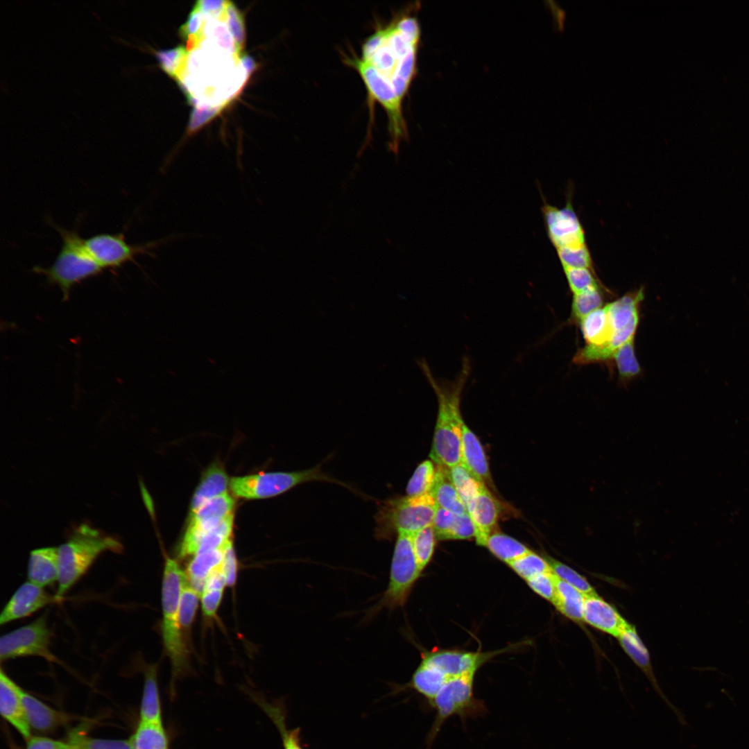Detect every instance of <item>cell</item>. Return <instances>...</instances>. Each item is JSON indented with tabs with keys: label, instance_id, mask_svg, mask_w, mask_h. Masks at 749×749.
Returning <instances> with one entry per match:
<instances>
[{
	"label": "cell",
	"instance_id": "1",
	"mask_svg": "<svg viewBox=\"0 0 749 749\" xmlns=\"http://www.w3.org/2000/svg\"><path fill=\"white\" fill-rule=\"evenodd\" d=\"M420 38L417 18L403 12L377 27L361 46L360 58L372 66L402 100L416 74Z\"/></svg>",
	"mask_w": 749,
	"mask_h": 749
},
{
	"label": "cell",
	"instance_id": "2",
	"mask_svg": "<svg viewBox=\"0 0 749 749\" xmlns=\"http://www.w3.org/2000/svg\"><path fill=\"white\" fill-rule=\"evenodd\" d=\"M438 401V415L430 458L438 465L451 467L461 463L463 426L460 412L463 389L471 372L470 360L463 359L461 369L451 381L438 379L424 359L417 361Z\"/></svg>",
	"mask_w": 749,
	"mask_h": 749
},
{
	"label": "cell",
	"instance_id": "3",
	"mask_svg": "<svg viewBox=\"0 0 749 749\" xmlns=\"http://www.w3.org/2000/svg\"><path fill=\"white\" fill-rule=\"evenodd\" d=\"M123 549L117 538L87 524L74 528L67 541L58 547L57 597L62 599L101 553H121Z\"/></svg>",
	"mask_w": 749,
	"mask_h": 749
},
{
	"label": "cell",
	"instance_id": "4",
	"mask_svg": "<svg viewBox=\"0 0 749 749\" xmlns=\"http://www.w3.org/2000/svg\"><path fill=\"white\" fill-rule=\"evenodd\" d=\"M185 578L186 574L178 562L166 558L162 584V635L171 662L173 682L189 668V651L179 620L180 597Z\"/></svg>",
	"mask_w": 749,
	"mask_h": 749
},
{
	"label": "cell",
	"instance_id": "5",
	"mask_svg": "<svg viewBox=\"0 0 749 749\" xmlns=\"http://www.w3.org/2000/svg\"><path fill=\"white\" fill-rule=\"evenodd\" d=\"M53 226L61 236V249L50 267L37 266L33 270L44 275L49 284L58 285L63 300H67L75 284L99 274L103 268L89 254L84 239L76 231Z\"/></svg>",
	"mask_w": 749,
	"mask_h": 749
},
{
	"label": "cell",
	"instance_id": "6",
	"mask_svg": "<svg viewBox=\"0 0 749 749\" xmlns=\"http://www.w3.org/2000/svg\"><path fill=\"white\" fill-rule=\"evenodd\" d=\"M437 507L430 493L386 500L379 506L375 517L376 537L390 540L395 533L412 535L432 525Z\"/></svg>",
	"mask_w": 749,
	"mask_h": 749
},
{
	"label": "cell",
	"instance_id": "7",
	"mask_svg": "<svg viewBox=\"0 0 749 749\" xmlns=\"http://www.w3.org/2000/svg\"><path fill=\"white\" fill-rule=\"evenodd\" d=\"M476 672H470L447 680L429 704L436 710V716L427 738V749H430L445 721L458 716L465 723L488 714L483 700L474 694Z\"/></svg>",
	"mask_w": 749,
	"mask_h": 749
},
{
	"label": "cell",
	"instance_id": "8",
	"mask_svg": "<svg viewBox=\"0 0 749 749\" xmlns=\"http://www.w3.org/2000/svg\"><path fill=\"white\" fill-rule=\"evenodd\" d=\"M343 62L360 75L367 89L370 113L374 102L381 105L388 117L390 141L388 150L398 154L402 141L408 138L406 123L403 114L402 101L395 90L377 73L374 69L352 53L345 55Z\"/></svg>",
	"mask_w": 749,
	"mask_h": 749
},
{
	"label": "cell",
	"instance_id": "9",
	"mask_svg": "<svg viewBox=\"0 0 749 749\" xmlns=\"http://www.w3.org/2000/svg\"><path fill=\"white\" fill-rule=\"evenodd\" d=\"M422 572L413 549L411 535L397 534L387 587L377 603L368 609L365 617L371 619L384 609L404 607Z\"/></svg>",
	"mask_w": 749,
	"mask_h": 749
},
{
	"label": "cell",
	"instance_id": "10",
	"mask_svg": "<svg viewBox=\"0 0 749 749\" xmlns=\"http://www.w3.org/2000/svg\"><path fill=\"white\" fill-rule=\"evenodd\" d=\"M313 481L339 482L324 473L318 465L302 471L266 472L234 477L230 481V488L239 497L264 499L282 494L298 484Z\"/></svg>",
	"mask_w": 749,
	"mask_h": 749
},
{
	"label": "cell",
	"instance_id": "11",
	"mask_svg": "<svg viewBox=\"0 0 749 749\" xmlns=\"http://www.w3.org/2000/svg\"><path fill=\"white\" fill-rule=\"evenodd\" d=\"M51 631L47 617L42 615L31 623L13 630L1 637V662L18 657L36 656L58 662L51 649Z\"/></svg>",
	"mask_w": 749,
	"mask_h": 749
},
{
	"label": "cell",
	"instance_id": "12",
	"mask_svg": "<svg viewBox=\"0 0 749 749\" xmlns=\"http://www.w3.org/2000/svg\"><path fill=\"white\" fill-rule=\"evenodd\" d=\"M235 501L227 492L205 502L192 515L182 543L181 558L195 556L204 536L227 516L233 514Z\"/></svg>",
	"mask_w": 749,
	"mask_h": 749
},
{
	"label": "cell",
	"instance_id": "13",
	"mask_svg": "<svg viewBox=\"0 0 749 749\" xmlns=\"http://www.w3.org/2000/svg\"><path fill=\"white\" fill-rule=\"evenodd\" d=\"M165 240L132 246L126 241L123 234H100L84 239V243L92 257L104 269L117 268L129 261L137 264L135 257L140 254L155 257L150 249L157 248Z\"/></svg>",
	"mask_w": 749,
	"mask_h": 749
},
{
	"label": "cell",
	"instance_id": "14",
	"mask_svg": "<svg viewBox=\"0 0 749 749\" xmlns=\"http://www.w3.org/2000/svg\"><path fill=\"white\" fill-rule=\"evenodd\" d=\"M542 212L549 239L556 249L586 246L583 228L569 201L561 209L546 204Z\"/></svg>",
	"mask_w": 749,
	"mask_h": 749
},
{
	"label": "cell",
	"instance_id": "15",
	"mask_svg": "<svg viewBox=\"0 0 749 749\" xmlns=\"http://www.w3.org/2000/svg\"><path fill=\"white\" fill-rule=\"evenodd\" d=\"M644 299V290L640 288L607 303L614 330L611 344L614 353L623 344L635 338L639 322L640 306Z\"/></svg>",
	"mask_w": 749,
	"mask_h": 749
},
{
	"label": "cell",
	"instance_id": "16",
	"mask_svg": "<svg viewBox=\"0 0 749 749\" xmlns=\"http://www.w3.org/2000/svg\"><path fill=\"white\" fill-rule=\"evenodd\" d=\"M493 655L494 653L436 649L422 652L421 656L422 660L437 668L449 680L470 672H476Z\"/></svg>",
	"mask_w": 749,
	"mask_h": 749
},
{
	"label": "cell",
	"instance_id": "17",
	"mask_svg": "<svg viewBox=\"0 0 749 749\" xmlns=\"http://www.w3.org/2000/svg\"><path fill=\"white\" fill-rule=\"evenodd\" d=\"M60 601L28 580L20 585L14 592L0 614V624L4 625L27 617L37 610Z\"/></svg>",
	"mask_w": 749,
	"mask_h": 749
},
{
	"label": "cell",
	"instance_id": "18",
	"mask_svg": "<svg viewBox=\"0 0 749 749\" xmlns=\"http://www.w3.org/2000/svg\"><path fill=\"white\" fill-rule=\"evenodd\" d=\"M467 512L475 527V538L479 545L485 546L488 537L493 533L499 519L497 501L483 484L465 503Z\"/></svg>",
	"mask_w": 749,
	"mask_h": 749
},
{
	"label": "cell",
	"instance_id": "19",
	"mask_svg": "<svg viewBox=\"0 0 749 749\" xmlns=\"http://www.w3.org/2000/svg\"><path fill=\"white\" fill-rule=\"evenodd\" d=\"M19 687L9 676L0 670V712L26 740L31 737V726L23 706Z\"/></svg>",
	"mask_w": 749,
	"mask_h": 749
},
{
	"label": "cell",
	"instance_id": "20",
	"mask_svg": "<svg viewBox=\"0 0 749 749\" xmlns=\"http://www.w3.org/2000/svg\"><path fill=\"white\" fill-rule=\"evenodd\" d=\"M583 620L616 637L629 626L620 614L598 594L585 596Z\"/></svg>",
	"mask_w": 749,
	"mask_h": 749
},
{
	"label": "cell",
	"instance_id": "21",
	"mask_svg": "<svg viewBox=\"0 0 749 749\" xmlns=\"http://www.w3.org/2000/svg\"><path fill=\"white\" fill-rule=\"evenodd\" d=\"M58 547L48 546L33 550L29 556L28 580L42 587L58 580Z\"/></svg>",
	"mask_w": 749,
	"mask_h": 749
},
{
	"label": "cell",
	"instance_id": "22",
	"mask_svg": "<svg viewBox=\"0 0 749 749\" xmlns=\"http://www.w3.org/2000/svg\"><path fill=\"white\" fill-rule=\"evenodd\" d=\"M461 463L484 484L491 482L489 465L481 443L465 424L463 426Z\"/></svg>",
	"mask_w": 749,
	"mask_h": 749
},
{
	"label": "cell",
	"instance_id": "23",
	"mask_svg": "<svg viewBox=\"0 0 749 749\" xmlns=\"http://www.w3.org/2000/svg\"><path fill=\"white\" fill-rule=\"evenodd\" d=\"M20 695L31 728L37 730H49L64 721L65 716L49 707L35 697L24 691Z\"/></svg>",
	"mask_w": 749,
	"mask_h": 749
},
{
	"label": "cell",
	"instance_id": "24",
	"mask_svg": "<svg viewBox=\"0 0 749 749\" xmlns=\"http://www.w3.org/2000/svg\"><path fill=\"white\" fill-rule=\"evenodd\" d=\"M228 477L222 466L214 465L205 473L196 490L190 506L189 516L205 502L227 492Z\"/></svg>",
	"mask_w": 749,
	"mask_h": 749
},
{
	"label": "cell",
	"instance_id": "25",
	"mask_svg": "<svg viewBox=\"0 0 749 749\" xmlns=\"http://www.w3.org/2000/svg\"><path fill=\"white\" fill-rule=\"evenodd\" d=\"M435 479L429 492L438 507L460 515L467 513L466 507L449 478L445 467L436 465Z\"/></svg>",
	"mask_w": 749,
	"mask_h": 749
},
{
	"label": "cell",
	"instance_id": "26",
	"mask_svg": "<svg viewBox=\"0 0 749 749\" xmlns=\"http://www.w3.org/2000/svg\"><path fill=\"white\" fill-rule=\"evenodd\" d=\"M224 546L197 553L189 563L184 573L190 585L199 594L203 593L209 574L222 564Z\"/></svg>",
	"mask_w": 749,
	"mask_h": 749
},
{
	"label": "cell",
	"instance_id": "27",
	"mask_svg": "<svg viewBox=\"0 0 749 749\" xmlns=\"http://www.w3.org/2000/svg\"><path fill=\"white\" fill-rule=\"evenodd\" d=\"M449 679L437 668L421 660L406 687L415 690L429 703Z\"/></svg>",
	"mask_w": 749,
	"mask_h": 749
},
{
	"label": "cell",
	"instance_id": "28",
	"mask_svg": "<svg viewBox=\"0 0 749 749\" xmlns=\"http://www.w3.org/2000/svg\"><path fill=\"white\" fill-rule=\"evenodd\" d=\"M144 685L140 708V721L162 723L161 705L157 680V665L145 670Z\"/></svg>",
	"mask_w": 749,
	"mask_h": 749
},
{
	"label": "cell",
	"instance_id": "29",
	"mask_svg": "<svg viewBox=\"0 0 749 749\" xmlns=\"http://www.w3.org/2000/svg\"><path fill=\"white\" fill-rule=\"evenodd\" d=\"M585 595L567 583L557 578L556 595L553 604L565 617L574 621H581Z\"/></svg>",
	"mask_w": 749,
	"mask_h": 749
},
{
	"label": "cell",
	"instance_id": "30",
	"mask_svg": "<svg viewBox=\"0 0 749 749\" xmlns=\"http://www.w3.org/2000/svg\"><path fill=\"white\" fill-rule=\"evenodd\" d=\"M612 362L616 366L618 379L621 384L626 385L640 375L642 368L635 354V338L617 350L612 356Z\"/></svg>",
	"mask_w": 749,
	"mask_h": 749
},
{
	"label": "cell",
	"instance_id": "31",
	"mask_svg": "<svg viewBox=\"0 0 749 749\" xmlns=\"http://www.w3.org/2000/svg\"><path fill=\"white\" fill-rule=\"evenodd\" d=\"M485 546L494 556L508 565L530 551L522 542L499 532H494L488 537Z\"/></svg>",
	"mask_w": 749,
	"mask_h": 749
},
{
	"label": "cell",
	"instance_id": "32",
	"mask_svg": "<svg viewBox=\"0 0 749 749\" xmlns=\"http://www.w3.org/2000/svg\"><path fill=\"white\" fill-rule=\"evenodd\" d=\"M130 739L132 749H169L167 737L162 723L140 721Z\"/></svg>",
	"mask_w": 749,
	"mask_h": 749
},
{
	"label": "cell",
	"instance_id": "33",
	"mask_svg": "<svg viewBox=\"0 0 749 749\" xmlns=\"http://www.w3.org/2000/svg\"><path fill=\"white\" fill-rule=\"evenodd\" d=\"M601 288L590 289L573 295L569 323L579 325L581 320L605 304Z\"/></svg>",
	"mask_w": 749,
	"mask_h": 749
},
{
	"label": "cell",
	"instance_id": "34",
	"mask_svg": "<svg viewBox=\"0 0 749 749\" xmlns=\"http://www.w3.org/2000/svg\"><path fill=\"white\" fill-rule=\"evenodd\" d=\"M445 468L465 506L484 483L472 475L462 463Z\"/></svg>",
	"mask_w": 749,
	"mask_h": 749
},
{
	"label": "cell",
	"instance_id": "35",
	"mask_svg": "<svg viewBox=\"0 0 749 749\" xmlns=\"http://www.w3.org/2000/svg\"><path fill=\"white\" fill-rule=\"evenodd\" d=\"M436 535L432 525L411 535L413 549L422 571L429 565L434 553Z\"/></svg>",
	"mask_w": 749,
	"mask_h": 749
},
{
	"label": "cell",
	"instance_id": "36",
	"mask_svg": "<svg viewBox=\"0 0 749 749\" xmlns=\"http://www.w3.org/2000/svg\"><path fill=\"white\" fill-rule=\"evenodd\" d=\"M436 467L433 463L426 460L415 469L409 479L406 492L409 497H417L429 493L436 476Z\"/></svg>",
	"mask_w": 749,
	"mask_h": 749
},
{
	"label": "cell",
	"instance_id": "37",
	"mask_svg": "<svg viewBox=\"0 0 749 749\" xmlns=\"http://www.w3.org/2000/svg\"><path fill=\"white\" fill-rule=\"evenodd\" d=\"M508 565L526 581L537 575L552 571L547 560L531 550Z\"/></svg>",
	"mask_w": 749,
	"mask_h": 749
},
{
	"label": "cell",
	"instance_id": "38",
	"mask_svg": "<svg viewBox=\"0 0 749 749\" xmlns=\"http://www.w3.org/2000/svg\"><path fill=\"white\" fill-rule=\"evenodd\" d=\"M200 594L190 585L187 577L183 581L179 603V620L181 628L189 632L198 606Z\"/></svg>",
	"mask_w": 749,
	"mask_h": 749
},
{
	"label": "cell",
	"instance_id": "39",
	"mask_svg": "<svg viewBox=\"0 0 749 749\" xmlns=\"http://www.w3.org/2000/svg\"><path fill=\"white\" fill-rule=\"evenodd\" d=\"M546 559L557 578L567 583L585 596L597 594L589 582L577 571L551 557L547 556Z\"/></svg>",
	"mask_w": 749,
	"mask_h": 749
},
{
	"label": "cell",
	"instance_id": "40",
	"mask_svg": "<svg viewBox=\"0 0 749 749\" xmlns=\"http://www.w3.org/2000/svg\"><path fill=\"white\" fill-rule=\"evenodd\" d=\"M149 49L157 59L160 67L171 77L176 78L183 67V62L187 55L184 47L178 46L165 50Z\"/></svg>",
	"mask_w": 749,
	"mask_h": 749
},
{
	"label": "cell",
	"instance_id": "41",
	"mask_svg": "<svg viewBox=\"0 0 749 749\" xmlns=\"http://www.w3.org/2000/svg\"><path fill=\"white\" fill-rule=\"evenodd\" d=\"M569 289L574 295L601 288L594 270L588 268H563Z\"/></svg>",
	"mask_w": 749,
	"mask_h": 749
},
{
	"label": "cell",
	"instance_id": "42",
	"mask_svg": "<svg viewBox=\"0 0 749 749\" xmlns=\"http://www.w3.org/2000/svg\"><path fill=\"white\" fill-rule=\"evenodd\" d=\"M556 250L563 268H588L594 270L591 255L587 246Z\"/></svg>",
	"mask_w": 749,
	"mask_h": 749
},
{
	"label": "cell",
	"instance_id": "43",
	"mask_svg": "<svg viewBox=\"0 0 749 749\" xmlns=\"http://www.w3.org/2000/svg\"><path fill=\"white\" fill-rule=\"evenodd\" d=\"M225 11L229 31L234 41L236 52L239 54L243 48L246 40L243 16L231 1L227 2Z\"/></svg>",
	"mask_w": 749,
	"mask_h": 749
},
{
	"label": "cell",
	"instance_id": "44",
	"mask_svg": "<svg viewBox=\"0 0 749 749\" xmlns=\"http://www.w3.org/2000/svg\"><path fill=\"white\" fill-rule=\"evenodd\" d=\"M264 709L267 711L268 715L271 716L279 730L283 741L284 749H303L300 742L298 729L293 730H288L286 729L282 711L278 707H273L271 705H265Z\"/></svg>",
	"mask_w": 749,
	"mask_h": 749
},
{
	"label": "cell",
	"instance_id": "45",
	"mask_svg": "<svg viewBox=\"0 0 749 749\" xmlns=\"http://www.w3.org/2000/svg\"><path fill=\"white\" fill-rule=\"evenodd\" d=\"M71 742L78 749H132L130 739H101L73 736Z\"/></svg>",
	"mask_w": 749,
	"mask_h": 749
},
{
	"label": "cell",
	"instance_id": "46",
	"mask_svg": "<svg viewBox=\"0 0 749 749\" xmlns=\"http://www.w3.org/2000/svg\"><path fill=\"white\" fill-rule=\"evenodd\" d=\"M535 593L553 603L556 595L557 576L553 571L544 573L526 580Z\"/></svg>",
	"mask_w": 749,
	"mask_h": 749
},
{
	"label": "cell",
	"instance_id": "47",
	"mask_svg": "<svg viewBox=\"0 0 749 749\" xmlns=\"http://www.w3.org/2000/svg\"><path fill=\"white\" fill-rule=\"evenodd\" d=\"M456 515L449 510L437 507L432 523L436 538L449 540Z\"/></svg>",
	"mask_w": 749,
	"mask_h": 749
},
{
	"label": "cell",
	"instance_id": "48",
	"mask_svg": "<svg viewBox=\"0 0 749 749\" xmlns=\"http://www.w3.org/2000/svg\"><path fill=\"white\" fill-rule=\"evenodd\" d=\"M223 568L226 577V583L229 587L236 584L238 574V562L234 549L232 539L224 546Z\"/></svg>",
	"mask_w": 749,
	"mask_h": 749
},
{
	"label": "cell",
	"instance_id": "49",
	"mask_svg": "<svg viewBox=\"0 0 749 749\" xmlns=\"http://www.w3.org/2000/svg\"><path fill=\"white\" fill-rule=\"evenodd\" d=\"M475 527L468 513L456 515L449 540H464L475 537Z\"/></svg>",
	"mask_w": 749,
	"mask_h": 749
},
{
	"label": "cell",
	"instance_id": "50",
	"mask_svg": "<svg viewBox=\"0 0 749 749\" xmlns=\"http://www.w3.org/2000/svg\"><path fill=\"white\" fill-rule=\"evenodd\" d=\"M199 13L193 8L187 21L180 28L182 35L188 42V48L193 46L200 38L201 19Z\"/></svg>",
	"mask_w": 749,
	"mask_h": 749
},
{
	"label": "cell",
	"instance_id": "51",
	"mask_svg": "<svg viewBox=\"0 0 749 749\" xmlns=\"http://www.w3.org/2000/svg\"><path fill=\"white\" fill-rule=\"evenodd\" d=\"M223 590H207L201 594V606L204 616L209 619L216 617L221 605Z\"/></svg>",
	"mask_w": 749,
	"mask_h": 749
},
{
	"label": "cell",
	"instance_id": "52",
	"mask_svg": "<svg viewBox=\"0 0 749 749\" xmlns=\"http://www.w3.org/2000/svg\"><path fill=\"white\" fill-rule=\"evenodd\" d=\"M221 109V107H201L198 109H193L190 115L189 123V132L191 133L196 131L201 126L209 121L212 117L217 114Z\"/></svg>",
	"mask_w": 749,
	"mask_h": 749
},
{
	"label": "cell",
	"instance_id": "53",
	"mask_svg": "<svg viewBox=\"0 0 749 749\" xmlns=\"http://www.w3.org/2000/svg\"><path fill=\"white\" fill-rule=\"evenodd\" d=\"M227 2L221 0L197 1L193 9L198 12L209 14L214 17H221L226 10Z\"/></svg>",
	"mask_w": 749,
	"mask_h": 749
},
{
	"label": "cell",
	"instance_id": "54",
	"mask_svg": "<svg viewBox=\"0 0 749 749\" xmlns=\"http://www.w3.org/2000/svg\"><path fill=\"white\" fill-rule=\"evenodd\" d=\"M225 585H227L226 577L222 562L209 574L205 582L203 591L223 590Z\"/></svg>",
	"mask_w": 749,
	"mask_h": 749
},
{
	"label": "cell",
	"instance_id": "55",
	"mask_svg": "<svg viewBox=\"0 0 749 749\" xmlns=\"http://www.w3.org/2000/svg\"><path fill=\"white\" fill-rule=\"evenodd\" d=\"M68 745L47 737H33L28 740L26 749H64Z\"/></svg>",
	"mask_w": 749,
	"mask_h": 749
},
{
	"label": "cell",
	"instance_id": "56",
	"mask_svg": "<svg viewBox=\"0 0 749 749\" xmlns=\"http://www.w3.org/2000/svg\"><path fill=\"white\" fill-rule=\"evenodd\" d=\"M214 35L216 37L219 44L226 49L231 51H234L235 49V44L233 42V38L229 33L228 31L223 26H218L214 29Z\"/></svg>",
	"mask_w": 749,
	"mask_h": 749
},
{
	"label": "cell",
	"instance_id": "57",
	"mask_svg": "<svg viewBox=\"0 0 749 749\" xmlns=\"http://www.w3.org/2000/svg\"><path fill=\"white\" fill-rule=\"evenodd\" d=\"M552 3L553 4L551 6L553 11L556 23L558 24V28L559 30L562 31L565 27V21L567 15L566 11L560 6L556 4L555 2H552Z\"/></svg>",
	"mask_w": 749,
	"mask_h": 749
},
{
	"label": "cell",
	"instance_id": "58",
	"mask_svg": "<svg viewBox=\"0 0 749 749\" xmlns=\"http://www.w3.org/2000/svg\"><path fill=\"white\" fill-rule=\"evenodd\" d=\"M241 61L248 74H252L255 71L257 65L255 61L251 56L245 55L241 58Z\"/></svg>",
	"mask_w": 749,
	"mask_h": 749
},
{
	"label": "cell",
	"instance_id": "59",
	"mask_svg": "<svg viewBox=\"0 0 749 749\" xmlns=\"http://www.w3.org/2000/svg\"><path fill=\"white\" fill-rule=\"evenodd\" d=\"M64 749H78L77 747L71 742L69 743V745Z\"/></svg>",
	"mask_w": 749,
	"mask_h": 749
}]
</instances>
